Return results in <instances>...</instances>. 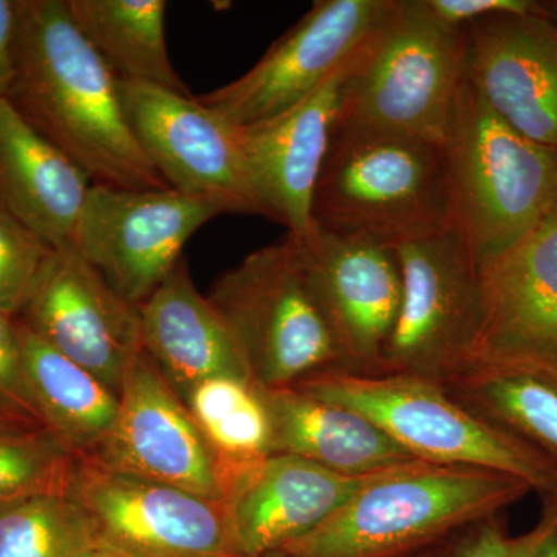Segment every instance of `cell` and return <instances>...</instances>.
I'll use <instances>...</instances> for the list:
<instances>
[{
    "label": "cell",
    "mask_w": 557,
    "mask_h": 557,
    "mask_svg": "<svg viewBox=\"0 0 557 557\" xmlns=\"http://www.w3.org/2000/svg\"><path fill=\"white\" fill-rule=\"evenodd\" d=\"M14 60L5 100L94 185L171 189L131 129L119 78L81 35L65 0H17Z\"/></svg>",
    "instance_id": "obj_1"
},
{
    "label": "cell",
    "mask_w": 557,
    "mask_h": 557,
    "mask_svg": "<svg viewBox=\"0 0 557 557\" xmlns=\"http://www.w3.org/2000/svg\"><path fill=\"white\" fill-rule=\"evenodd\" d=\"M311 222L397 248L456 226L445 150L431 139L336 121Z\"/></svg>",
    "instance_id": "obj_2"
},
{
    "label": "cell",
    "mask_w": 557,
    "mask_h": 557,
    "mask_svg": "<svg viewBox=\"0 0 557 557\" xmlns=\"http://www.w3.org/2000/svg\"><path fill=\"white\" fill-rule=\"evenodd\" d=\"M533 487L493 469L412 461L375 475L285 557H399L445 541Z\"/></svg>",
    "instance_id": "obj_3"
},
{
    "label": "cell",
    "mask_w": 557,
    "mask_h": 557,
    "mask_svg": "<svg viewBox=\"0 0 557 557\" xmlns=\"http://www.w3.org/2000/svg\"><path fill=\"white\" fill-rule=\"evenodd\" d=\"M456 228L478 269L557 212V148L505 123L465 81L443 139Z\"/></svg>",
    "instance_id": "obj_4"
},
{
    "label": "cell",
    "mask_w": 557,
    "mask_h": 557,
    "mask_svg": "<svg viewBox=\"0 0 557 557\" xmlns=\"http://www.w3.org/2000/svg\"><path fill=\"white\" fill-rule=\"evenodd\" d=\"M293 387L361 413L417 460L516 475L539 497L557 491L555 460L475 416L435 381L325 370Z\"/></svg>",
    "instance_id": "obj_5"
},
{
    "label": "cell",
    "mask_w": 557,
    "mask_h": 557,
    "mask_svg": "<svg viewBox=\"0 0 557 557\" xmlns=\"http://www.w3.org/2000/svg\"><path fill=\"white\" fill-rule=\"evenodd\" d=\"M208 299L239 343L256 386L293 387L314 373L346 370L300 237L287 233L249 252Z\"/></svg>",
    "instance_id": "obj_6"
},
{
    "label": "cell",
    "mask_w": 557,
    "mask_h": 557,
    "mask_svg": "<svg viewBox=\"0 0 557 557\" xmlns=\"http://www.w3.org/2000/svg\"><path fill=\"white\" fill-rule=\"evenodd\" d=\"M467 79V28L437 20L424 0H394L351 70L336 121L443 145Z\"/></svg>",
    "instance_id": "obj_7"
},
{
    "label": "cell",
    "mask_w": 557,
    "mask_h": 557,
    "mask_svg": "<svg viewBox=\"0 0 557 557\" xmlns=\"http://www.w3.org/2000/svg\"><path fill=\"white\" fill-rule=\"evenodd\" d=\"M98 547L121 557H244L225 502L76 457L69 485Z\"/></svg>",
    "instance_id": "obj_8"
},
{
    "label": "cell",
    "mask_w": 557,
    "mask_h": 557,
    "mask_svg": "<svg viewBox=\"0 0 557 557\" xmlns=\"http://www.w3.org/2000/svg\"><path fill=\"white\" fill-rule=\"evenodd\" d=\"M403 293L381 375L443 384L467 364L479 327V269L456 226L395 248Z\"/></svg>",
    "instance_id": "obj_9"
},
{
    "label": "cell",
    "mask_w": 557,
    "mask_h": 557,
    "mask_svg": "<svg viewBox=\"0 0 557 557\" xmlns=\"http://www.w3.org/2000/svg\"><path fill=\"white\" fill-rule=\"evenodd\" d=\"M222 214L233 209L215 197L91 185L72 247L138 307L177 267L190 237Z\"/></svg>",
    "instance_id": "obj_10"
},
{
    "label": "cell",
    "mask_w": 557,
    "mask_h": 557,
    "mask_svg": "<svg viewBox=\"0 0 557 557\" xmlns=\"http://www.w3.org/2000/svg\"><path fill=\"white\" fill-rule=\"evenodd\" d=\"M392 7L394 0H318L245 75L197 101L231 126L278 115L357 60Z\"/></svg>",
    "instance_id": "obj_11"
},
{
    "label": "cell",
    "mask_w": 557,
    "mask_h": 557,
    "mask_svg": "<svg viewBox=\"0 0 557 557\" xmlns=\"http://www.w3.org/2000/svg\"><path fill=\"white\" fill-rule=\"evenodd\" d=\"M121 102L143 152L171 189L262 215L234 126L194 95L120 81Z\"/></svg>",
    "instance_id": "obj_12"
},
{
    "label": "cell",
    "mask_w": 557,
    "mask_h": 557,
    "mask_svg": "<svg viewBox=\"0 0 557 557\" xmlns=\"http://www.w3.org/2000/svg\"><path fill=\"white\" fill-rule=\"evenodd\" d=\"M16 319L115 395L143 351L138 307L72 245L54 249Z\"/></svg>",
    "instance_id": "obj_13"
},
{
    "label": "cell",
    "mask_w": 557,
    "mask_h": 557,
    "mask_svg": "<svg viewBox=\"0 0 557 557\" xmlns=\"http://www.w3.org/2000/svg\"><path fill=\"white\" fill-rule=\"evenodd\" d=\"M112 431L95 460L106 467L225 502V472L185 403L156 362L138 355L119 395Z\"/></svg>",
    "instance_id": "obj_14"
},
{
    "label": "cell",
    "mask_w": 557,
    "mask_h": 557,
    "mask_svg": "<svg viewBox=\"0 0 557 557\" xmlns=\"http://www.w3.org/2000/svg\"><path fill=\"white\" fill-rule=\"evenodd\" d=\"M479 284V327L467 364L557 368V212L480 267Z\"/></svg>",
    "instance_id": "obj_15"
},
{
    "label": "cell",
    "mask_w": 557,
    "mask_h": 557,
    "mask_svg": "<svg viewBox=\"0 0 557 557\" xmlns=\"http://www.w3.org/2000/svg\"><path fill=\"white\" fill-rule=\"evenodd\" d=\"M311 277L343 351L346 372L381 375L401 304L395 248L311 226L300 237Z\"/></svg>",
    "instance_id": "obj_16"
},
{
    "label": "cell",
    "mask_w": 557,
    "mask_h": 557,
    "mask_svg": "<svg viewBox=\"0 0 557 557\" xmlns=\"http://www.w3.org/2000/svg\"><path fill=\"white\" fill-rule=\"evenodd\" d=\"M359 57L292 109L234 126L262 218L281 223L293 236H307L313 226L314 189Z\"/></svg>",
    "instance_id": "obj_17"
},
{
    "label": "cell",
    "mask_w": 557,
    "mask_h": 557,
    "mask_svg": "<svg viewBox=\"0 0 557 557\" xmlns=\"http://www.w3.org/2000/svg\"><path fill=\"white\" fill-rule=\"evenodd\" d=\"M465 28L468 79L483 101L520 134L557 148V24L541 11Z\"/></svg>",
    "instance_id": "obj_18"
},
{
    "label": "cell",
    "mask_w": 557,
    "mask_h": 557,
    "mask_svg": "<svg viewBox=\"0 0 557 557\" xmlns=\"http://www.w3.org/2000/svg\"><path fill=\"white\" fill-rule=\"evenodd\" d=\"M375 475L338 474L292 454H270L234 472L225 507L240 555L281 553L332 518Z\"/></svg>",
    "instance_id": "obj_19"
},
{
    "label": "cell",
    "mask_w": 557,
    "mask_h": 557,
    "mask_svg": "<svg viewBox=\"0 0 557 557\" xmlns=\"http://www.w3.org/2000/svg\"><path fill=\"white\" fill-rule=\"evenodd\" d=\"M139 311L141 347L185 401L203 381L233 376L252 383L239 343L180 260Z\"/></svg>",
    "instance_id": "obj_20"
},
{
    "label": "cell",
    "mask_w": 557,
    "mask_h": 557,
    "mask_svg": "<svg viewBox=\"0 0 557 557\" xmlns=\"http://www.w3.org/2000/svg\"><path fill=\"white\" fill-rule=\"evenodd\" d=\"M91 180L0 100V201L54 249L72 245Z\"/></svg>",
    "instance_id": "obj_21"
},
{
    "label": "cell",
    "mask_w": 557,
    "mask_h": 557,
    "mask_svg": "<svg viewBox=\"0 0 557 557\" xmlns=\"http://www.w3.org/2000/svg\"><path fill=\"white\" fill-rule=\"evenodd\" d=\"M256 391L270 418L271 454L307 458L351 478L380 474L417 461L361 413L296 387L256 386Z\"/></svg>",
    "instance_id": "obj_22"
},
{
    "label": "cell",
    "mask_w": 557,
    "mask_h": 557,
    "mask_svg": "<svg viewBox=\"0 0 557 557\" xmlns=\"http://www.w3.org/2000/svg\"><path fill=\"white\" fill-rule=\"evenodd\" d=\"M16 325L25 375L47 431L75 457L97 453L115 424L119 395L17 319Z\"/></svg>",
    "instance_id": "obj_23"
},
{
    "label": "cell",
    "mask_w": 557,
    "mask_h": 557,
    "mask_svg": "<svg viewBox=\"0 0 557 557\" xmlns=\"http://www.w3.org/2000/svg\"><path fill=\"white\" fill-rule=\"evenodd\" d=\"M443 387L472 413L557 463V368L469 362Z\"/></svg>",
    "instance_id": "obj_24"
},
{
    "label": "cell",
    "mask_w": 557,
    "mask_h": 557,
    "mask_svg": "<svg viewBox=\"0 0 557 557\" xmlns=\"http://www.w3.org/2000/svg\"><path fill=\"white\" fill-rule=\"evenodd\" d=\"M81 35L120 81L193 95L164 38V0H65Z\"/></svg>",
    "instance_id": "obj_25"
},
{
    "label": "cell",
    "mask_w": 557,
    "mask_h": 557,
    "mask_svg": "<svg viewBox=\"0 0 557 557\" xmlns=\"http://www.w3.org/2000/svg\"><path fill=\"white\" fill-rule=\"evenodd\" d=\"M183 403L219 458L225 482L270 456V418L255 383L218 376L194 387Z\"/></svg>",
    "instance_id": "obj_26"
},
{
    "label": "cell",
    "mask_w": 557,
    "mask_h": 557,
    "mask_svg": "<svg viewBox=\"0 0 557 557\" xmlns=\"http://www.w3.org/2000/svg\"><path fill=\"white\" fill-rule=\"evenodd\" d=\"M97 548L94 527L70 493L0 509V557H90Z\"/></svg>",
    "instance_id": "obj_27"
},
{
    "label": "cell",
    "mask_w": 557,
    "mask_h": 557,
    "mask_svg": "<svg viewBox=\"0 0 557 557\" xmlns=\"http://www.w3.org/2000/svg\"><path fill=\"white\" fill-rule=\"evenodd\" d=\"M75 458L47 429L0 432V509L69 493Z\"/></svg>",
    "instance_id": "obj_28"
},
{
    "label": "cell",
    "mask_w": 557,
    "mask_h": 557,
    "mask_svg": "<svg viewBox=\"0 0 557 557\" xmlns=\"http://www.w3.org/2000/svg\"><path fill=\"white\" fill-rule=\"evenodd\" d=\"M53 251L0 201V314L21 313Z\"/></svg>",
    "instance_id": "obj_29"
},
{
    "label": "cell",
    "mask_w": 557,
    "mask_h": 557,
    "mask_svg": "<svg viewBox=\"0 0 557 557\" xmlns=\"http://www.w3.org/2000/svg\"><path fill=\"white\" fill-rule=\"evenodd\" d=\"M0 418L17 429H46L25 375L16 318L0 314Z\"/></svg>",
    "instance_id": "obj_30"
},
{
    "label": "cell",
    "mask_w": 557,
    "mask_h": 557,
    "mask_svg": "<svg viewBox=\"0 0 557 557\" xmlns=\"http://www.w3.org/2000/svg\"><path fill=\"white\" fill-rule=\"evenodd\" d=\"M437 20L463 28L472 22L498 14L541 13L537 0H424Z\"/></svg>",
    "instance_id": "obj_31"
},
{
    "label": "cell",
    "mask_w": 557,
    "mask_h": 557,
    "mask_svg": "<svg viewBox=\"0 0 557 557\" xmlns=\"http://www.w3.org/2000/svg\"><path fill=\"white\" fill-rule=\"evenodd\" d=\"M511 539L500 515L487 516L458 531L453 557H508Z\"/></svg>",
    "instance_id": "obj_32"
},
{
    "label": "cell",
    "mask_w": 557,
    "mask_h": 557,
    "mask_svg": "<svg viewBox=\"0 0 557 557\" xmlns=\"http://www.w3.org/2000/svg\"><path fill=\"white\" fill-rule=\"evenodd\" d=\"M541 500V519L528 533L511 539L508 557H557V491Z\"/></svg>",
    "instance_id": "obj_33"
},
{
    "label": "cell",
    "mask_w": 557,
    "mask_h": 557,
    "mask_svg": "<svg viewBox=\"0 0 557 557\" xmlns=\"http://www.w3.org/2000/svg\"><path fill=\"white\" fill-rule=\"evenodd\" d=\"M17 35V0H0V100H5L14 79Z\"/></svg>",
    "instance_id": "obj_34"
},
{
    "label": "cell",
    "mask_w": 557,
    "mask_h": 557,
    "mask_svg": "<svg viewBox=\"0 0 557 557\" xmlns=\"http://www.w3.org/2000/svg\"><path fill=\"white\" fill-rule=\"evenodd\" d=\"M457 534L438 542V544L431 545V547L418 549V552L399 557H453L454 541H456Z\"/></svg>",
    "instance_id": "obj_35"
},
{
    "label": "cell",
    "mask_w": 557,
    "mask_h": 557,
    "mask_svg": "<svg viewBox=\"0 0 557 557\" xmlns=\"http://www.w3.org/2000/svg\"><path fill=\"white\" fill-rule=\"evenodd\" d=\"M541 9L544 16L557 24V0H542Z\"/></svg>",
    "instance_id": "obj_36"
},
{
    "label": "cell",
    "mask_w": 557,
    "mask_h": 557,
    "mask_svg": "<svg viewBox=\"0 0 557 557\" xmlns=\"http://www.w3.org/2000/svg\"><path fill=\"white\" fill-rule=\"evenodd\" d=\"M90 557H121V556L115 555V553L109 552V549L98 547L97 549H95L94 553H91Z\"/></svg>",
    "instance_id": "obj_37"
},
{
    "label": "cell",
    "mask_w": 557,
    "mask_h": 557,
    "mask_svg": "<svg viewBox=\"0 0 557 557\" xmlns=\"http://www.w3.org/2000/svg\"><path fill=\"white\" fill-rule=\"evenodd\" d=\"M11 429H17V428L11 426L9 421H5V420H3V418H0V432L11 431Z\"/></svg>",
    "instance_id": "obj_38"
},
{
    "label": "cell",
    "mask_w": 557,
    "mask_h": 557,
    "mask_svg": "<svg viewBox=\"0 0 557 557\" xmlns=\"http://www.w3.org/2000/svg\"><path fill=\"white\" fill-rule=\"evenodd\" d=\"M267 557H285V556L282 555V553H274V555L267 556Z\"/></svg>",
    "instance_id": "obj_39"
}]
</instances>
